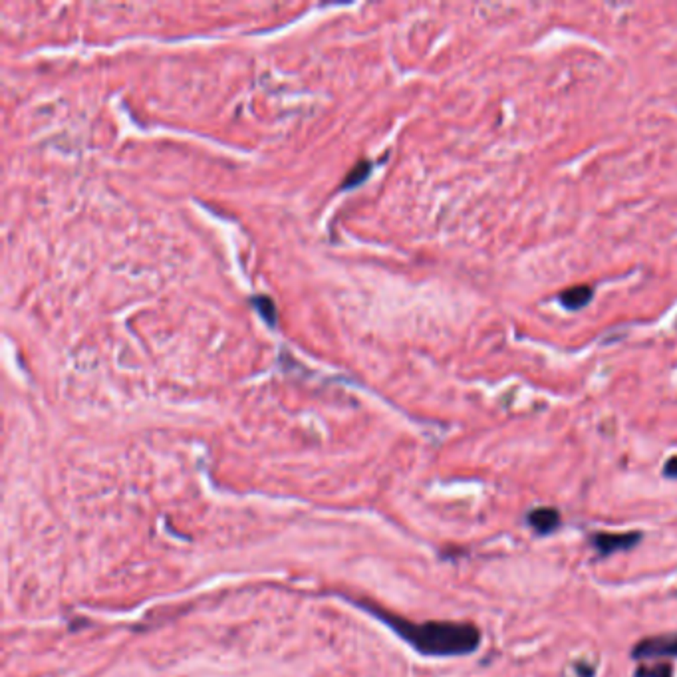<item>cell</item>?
Segmentation results:
<instances>
[{
	"label": "cell",
	"mask_w": 677,
	"mask_h": 677,
	"mask_svg": "<svg viewBox=\"0 0 677 677\" xmlns=\"http://www.w3.org/2000/svg\"><path fill=\"white\" fill-rule=\"evenodd\" d=\"M664 475L667 479H677V455L669 457L664 465Z\"/></svg>",
	"instance_id": "obj_9"
},
{
	"label": "cell",
	"mask_w": 677,
	"mask_h": 677,
	"mask_svg": "<svg viewBox=\"0 0 677 677\" xmlns=\"http://www.w3.org/2000/svg\"><path fill=\"white\" fill-rule=\"evenodd\" d=\"M369 169H372V165H369L367 161L358 163L354 171H350V173H348V177H346L344 181V187H354V185H358L360 181H364V179L367 177V173H369Z\"/></svg>",
	"instance_id": "obj_7"
},
{
	"label": "cell",
	"mask_w": 677,
	"mask_h": 677,
	"mask_svg": "<svg viewBox=\"0 0 677 677\" xmlns=\"http://www.w3.org/2000/svg\"><path fill=\"white\" fill-rule=\"evenodd\" d=\"M576 671H578V677H592V676H594V667L586 666L584 662H580V664H578Z\"/></svg>",
	"instance_id": "obj_10"
},
{
	"label": "cell",
	"mask_w": 677,
	"mask_h": 677,
	"mask_svg": "<svg viewBox=\"0 0 677 677\" xmlns=\"http://www.w3.org/2000/svg\"><path fill=\"white\" fill-rule=\"evenodd\" d=\"M673 669L669 664H657L654 667H638L635 669V677H671Z\"/></svg>",
	"instance_id": "obj_6"
},
{
	"label": "cell",
	"mask_w": 677,
	"mask_h": 677,
	"mask_svg": "<svg viewBox=\"0 0 677 677\" xmlns=\"http://www.w3.org/2000/svg\"><path fill=\"white\" fill-rule=\"evenodd\" d=\"M256 308L260 310V314L267 318L268 322L274 324V318H277V312H274V304L270 298H255Z\"/></svg>",
	"instance_id": "obj_8"
},
{
	"label": "cell",
	"mask_w": 677,
	"mask_h": 677,
	"mask_svg": "<svg viewBox=\"0 0 677 677\" xmlns=\"http://www.w3.org/2000/svg\"><path fill=\"white\" fill-rule=\"evenodd\" d=\"M642 540H644V534L640 531H628V533H604V531H600V533H594L590 536V543L594 546V550L602 558L632 550Z\"/></svg>",
	"instance_id": "obj_2"
},
{
	"label": "cell",
	"mask_w": 677,
	"mask_h": 677,
	"mask_svg": "<svg viewBox=\"0 0 677 677\" xmlns=\"http://www.w3.org/2000/svg\"><path fill=\"white\" fill-rule=\"evenodd\" d=\"M592 296H594V290L586 286V284H580V286H572V289L564 290L560 294V304L568 310H580V308H584L588 304Z\"/></svg>",
	"instance_id": "obj_5"
},
{
	"label": "cell",
	"mask_w": 677,
	"mask_h": 677,
	"mask_svg": "<svg viewBox=\"0 0 677 677\" xmlns=\"http://www.w3.org/2000/svg\"><path fill=\"white\" fill-rule=\"evenodd\" d=\"M360 608L374 614L393 632L423 655L453 657L475 654L481 645V632L475 624L467 622H423L415 624L379 608L367 600H355Z\"/></svg>",
	"instance_id": "obj_1"
},
{
	"label": "cell",
	"mask_w": 677,
	"mask_h": 677,
	"mask_svg": "<svg viewBox=\"0 0 677 677\" xmlns=\"http://www.w3.org/2000/svg\"><path fill=\"white\" fill-rule=\"evenodd\" d=\"M526 522L538 536H546V534H552L560 529L562 517L555 507H538V509L529 511Z\"/></svg>",
	"instance_id": "obj_4"
},
{
	"label": "cell",
	"mask_w": 677,
	"mask_h": 677,
	"mask_svg": "<svg viewBox=\"0 0 677 677\" xmlns=\"http://www.w3.org/2000/svg\"><path fill=\"white\" fill-rule=\"evenodd\" d=\"M633 659H662V657H677V633L667 635H652L644 638L632 650Z\"/></svg>",
	"instance_id": "obj_3"
}]
</instances>
